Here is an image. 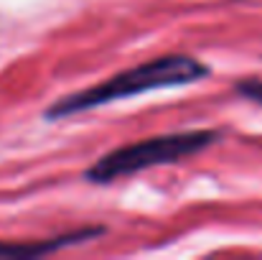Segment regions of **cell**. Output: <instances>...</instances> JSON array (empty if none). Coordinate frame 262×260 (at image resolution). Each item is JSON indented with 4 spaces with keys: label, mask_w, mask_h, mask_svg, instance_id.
I'll list each match as a JSON object with an SVG mask.
<instances>
[{
    "label": "cell",
    "mask_w": 262,
    "mask_h": 260,
    "mask_svg": "<svg viewBox=\"0 0 262 260\" xmlns=\"http://www.w3.org/2000/svg\"><path fill=\"white\" fill-rule=\"evenodd\" d=\"M209 74V67L193 56L186 54H168L161 59H150L145 64L130 67L125 72H117L115 77L99 82L94 87H87L82 92L67 94L59 102H54L46 110L49 120L56 117H72L77 112L94 110L117 99H127V97H138L145 92H156V89H168V87H186L193 85L199 79H204Z\"/></svg>",
    "instance_id": "6da1fadb"
},
{
    "label": "cell",
    "mask_w": 262,
    "mask_h": 260,
    "mask_svg": "<svg viewBox=\"0 0 262 260\" xmlns=\"http://www.w3.org/2000/svg\"><path fill=\"white\" fill-rule=\"evenodd\" d=\"M216 141H219L216 130H186V133L156 135V138H145L138 143H127V146H120L104 153L97 164H92L84 171V178L92 184H112L130 173L196 156L206 151L209 146H214Z\"/></svg>",
    "instance_id": "7a4b0ae2"
},
{
    "label": "cell",
    "mask_w": 262,
    "mask_h": 260,
    "mask_svg": "<svg viewBox=\"0 0 262 260\" xmlns=\"http://www.w3.org/2000/svg\"><path fill=\"white\" fill-rule=\"evenodd\" d=\"M104 235V227H87V230H74L43 243H33V245H10V243H0V255L5 258H36V255H46V253H56L61 248L77 245V243H87Z\"/></svg>",
    "instance_id": "3957f363"
},
{
    "label": "cell",
    "mask_w": 262,
    "mask_h": 260,
    "mask_svg": "<svg viewBox=\"0 0 262 260\" xmlns=\"http://www.w3.org/2000/svg\"><path fill=\"white\" fill-rule=\"evenodd\" d=\"M234 92H237L239 97L250 99V102H260L262 105V82L260 79H245V82H239V85L234 87Z\"/></svg>",
    "instance_id": "277c9868"
}]
</instances>
